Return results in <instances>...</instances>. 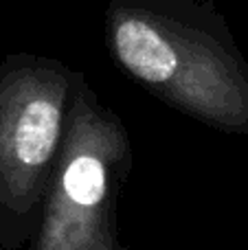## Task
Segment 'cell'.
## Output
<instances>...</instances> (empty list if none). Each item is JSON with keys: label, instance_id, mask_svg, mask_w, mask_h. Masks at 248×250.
<instances>
[{"label": "cell", "instance_id": "obj_1", "mask_svg": "<svg viewBox=\"0 0 248 250\" xmlns=\"http://www.w3.org/2000/svg\"><path fill=\"white\" fill-rule=\"evenodd\" d=\"M114 64L169 108L227 134H248V60L218 0H110Z\"/></svg>", "mask_w": 248, "mask_h": 250}, {"label": "cell", "instance_id": "obj_2", "mask_svg": "<svg viewBox=\"0 0 248 250\" xmlns=\"http://www.w3.org/2000/svg\"><path fill=\"white\" fill-rule=\"evenodd\" d=\"M130 169L125 125L79 73L64 143L26 250H130L117 224Z\"/></svg>", "mask_w": 248, "mask_h": 250}, {"label": "cell", "instance_id": "obj_3", "mask_svg": "<svg viewBox=\"0 0 248 250\" xmlns=\"http://www.w3.org/2000/svg\"><path fill=\"white\" fill-rule=\"evenodd\" d=\"M77 70L55 57L0 62V250H26L64 143Z\"/></svg>", "mask_w": 248, "mask_h": 250}]
</instances>
